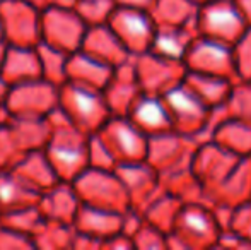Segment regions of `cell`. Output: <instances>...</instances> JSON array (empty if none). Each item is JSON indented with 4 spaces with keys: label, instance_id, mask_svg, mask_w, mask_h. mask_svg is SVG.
Returning <instances> with one entry per match:
<instances>
[{
    "label": "cell",
    "instance_id": "cell-1",
    "mask_svg": "<svg viewBox=\"0 0 251 250\" xmlns=\"http://www.w3.org/2000/svg\"><path fill=\"white\" fill-rule=\"evenodd\" d=\"M208 23L215 29L227 31L238 24V16L234 12H231V10H212L208 14Z\"/></svg>",
    "mask_w": 251,
    "mask_h": 250
},
{
    "label": "cell",
    "instance_id": "cell-2",
    "mask_svg": "<svg viewBox=\"0 0 251 250\" xmlns=\"http://www.w3.org/2000/svg\"><path fill=\"white\" fill-rule=\"evenodd\" d=\"M139 117L142 118L146 124L157 125L162 122V110L159 108L157 103H144L139 110Z\"/></svg>",
    "mask_w": 251,
    "mask_h": 250
},
{
    "label": "cell",
    "instance_id": "cell-3",
    "mask_svg": "<svg viewBox=\"0 0 251 250\" xmlns=\"http://www.w3.org/2000/svg\"><path fill=\"white\" fill-rule=\"evenodd\" d=\"M169 100H171V103L181 111H193V110H195V105H193V101L190 100L188 96H185L181 91H175V93H171Z\"/></svg>",
    "mask_w": 251,
    "mask_h": 250
},
{
    "label": "cell",
    "instance_id": "cell-4",
    "mask_svg": "<svg viewBox=\"0 0 251 250\" xmlns=\"http://www.w3.org/2000/svg\"><path fill=\"white\" fill-rule=\"evenodd\" d=\"M126 26H128V29L132 31V33H137V34H142L146 33V23H144L140 17H126Z\"/></svg>",
    "mask_w": 251,
    "mask_h": 250
},
{
    "label": "cell",
    "instance_id": "cell-5",
    "mask_svg": "<svg viewBox=\"0 0 251 250\" xmlns=\"http://www.w3.org/2000/svg\"><path fill=\"white\" fill-rule=\"evenodd\" d=\"M159 45H161L162 50L169 52L171 55H178L179 54V47L176 45V41L171 40V38H161V40H159Z\"/></svg>",
    "mask_w": 251,
    "mask_h": 250
},
{
    "label": "cell",
    "instance_id": "cell-6",
    "mask_svg": "<svg viewBox=\"0 0 251 250\" xmlns=\"http://www.w3.org/2000/svg\"><path fill=\"white\" fill-rule=\"evenodd\" d=\"M186 223H188L192 228H195L197 231H203L205 228H207L205 220H203V218H200V216H197V214H190V216H186Z\"/></svg>",
    "mask_w": 251,
    "mask_h": 250
},
{
    "label": "cell",
    "instance_id": "cell-7",
    "mask_svg": "<svg viewBox=\"0 0 251 250\" xmlns=\"http://www.w3.org/2000/svg\"><path fill=\"white\" fill-rule=\"evenodd\" d=\"M120 137H122L123 144H125V147L128 151H132L133 147H135V137H133L128 130H123V132H120Z\"/></svg>",
    "mask_w": 251,
    "mask_h": 250
},
{
    "label": "cell",
    "instance_id": "cell-8",
    "mask_svg": "<svg viewBox=\"0 0 251 250\" xmlns=\"http://www.w3.org/2000/svg\"><path fill=\"white\" fill-rule=\"evenodd\" d=\"M77 100H79V105L82 107V110H84V111H89L91 108H94V103H93V100H91V98L79 94V96H77Z\"/></svg>",
    "mask_w": 251,
    "mask_h": 250
}]
</instances>
